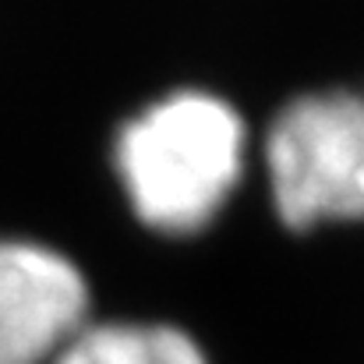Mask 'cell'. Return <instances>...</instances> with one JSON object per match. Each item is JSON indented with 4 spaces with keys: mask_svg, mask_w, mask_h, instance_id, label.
Instances as JSON below:
<instances>
[{
    "mask_svg": "<svg viewBox=\"0 0 364 364\" xmlns=\"http://www.w3.org/2000/svg\"><path fill=\"white\" fill-rule=\"evenodd\" d=\"M258 131L213 89L181 85L127 114L110 170L127 216L159 241H195L220 223L255 170Z\"/></svg>",
    "mask_w": 364,
    "mask_h": 364,
    "instance_id": "cell-1",
    "label": "cell"
},
{
    "mask_svg": "<svg viewBox=\"0 0 364 364\" xmlns=\"http://www.w3.org/2000/svg\"><path fill=\"white\" fill-rule=\"evenodd\" d=\"M255 163L287 234L364 227V82L279 103L258 127Z\"/></svg>",
    "mask_w": 364,
    "mask_h": 364,
    "instance_id": "cell-2",
    "label": "cell"
},
{
    "mask_svg": "<svg viewBox=\"0 0 364 364\" xmlns=\"http://www.w3.org/2000/svg\"><path fill=\"white\" fill-rule=\"evenodd\" d=\"M92 322V283L46 241L0 237V364H53Z\"/></svg>",
    "mask_w": 364,
    "mask_h": 364,
    "instance_id": "cell-3",
    "label": "cell"
},
{
    "mask_svg": "<svg viewBox=\"0 0 364 364\" xmlns=\"http://www.w3.org/2000/svg\"><path fill=\"white\" fill-rule=\"evenodd\" d=\"M53 364H209L202 343L163 318H92Z\"/></svg>",
    "mask_w": 364,
    "mask_h": 364,
    "instance_id": "cell-4",
    "label": "cell"
}]
</instances>
